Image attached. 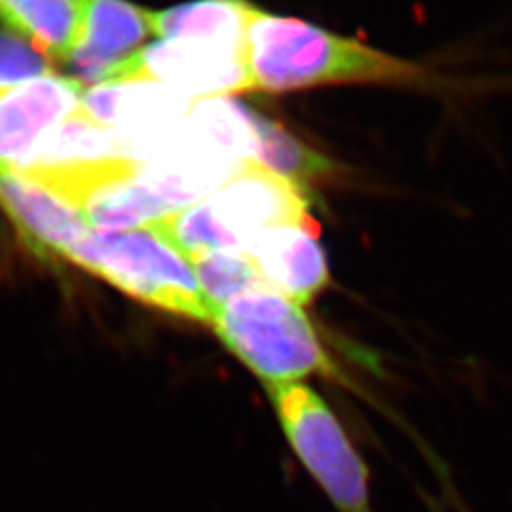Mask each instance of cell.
<instances>
[{"mask_svg":"<svg viewBox=\"0 0 512 512\" xmlns=\"http://www.w3.org/2000/svg\"><path fill=\"white\" fill-rule=\"evenodd\" d=\"M78 209L93 232H126L173 215L162 200L137 181V175L101 186Z\"/></svg>","mask_w":512,"mask_h":512,"instance_id":"obj_15","label":"cell"},{"mask_svg":"<svg viewBox=\"0 0 512 512\" xmlns=\"http://www.w3.org/2000/svg\"><path fill=\"white\" fill-rule=\"evenodd\" d=\"M128 80L158 82L194 101L253 92L245 48L196 38L150 44L120 63L105 84Z\"/></svg>","mask_w":512,"mask_h":512,"instance_id":"obj_6","label":"cell"},{"mask_svg":"<svg viewBox=\"0 0 512 512\" xmlns=\"http://www.w3.org/2000/svg\"><path fill=\"white\" fill-rule=\"evenodd\" d=\"M86 0H0V21L38 52L67 61L82 33Z\"/></svg>","mask_w":512,"mask_h":512,"instance_id":"obj_12","label":"cell"},{"mask_svg":"<svg viewBox=\"0 0 512 512\" xmlns=\"http://www.w3.org/2000/svg\"><path fill=\"white\" fill-rule=\"evenodd\" d=\"M0 205L25 245L40 258H65L93 232L82 211L46 186L0 167Z\"/></svg>","mask_w":512,"mask_h":512,"instance_id":"obj_10","label":"cell"},{"mask_svg":"<svg viewBox=\"0 0 512 512\" xmlns=\"http://www.w3.org/2000/svg\"><path fill=\"white\" fill-rule=\"evenodd\" d=\"M245 255L275 293L306 306L330 283L327 255L317 239L315 222L281 224L264 230L245 249Z\"/></svg>","mask_w":512,"mask_h":512,"instance_id":"obj_9","label":"cell"},{"mask_svg":"<svg viewBox=\"0 0 512 512\" xmlns=\"http://www.w3.org/2000/svg\"><path fill=\"white\" fill-rule=\"evenodd\" d=\"M247 114L255 129V162L275 175L306 188L311 183L332 179L340 173V167L332 160L296 139L287 129L260 116L255 110L247 109Z\"/></svg>","mask_w":512,"mask_h":512,"instance_id":"obj_14","label":"cell"},{"mask_svg":"<svg viewBox=\"0 0 512 512\" xmlns=\"http://www.w3.org/2000/svg\"><path fill=\"white\" fill-rule=\"evenodd\" d=\"M65 258L152 308L213 323V308L188 258L152 226L90 232Z\"/></svg>","mask_w":512,"mask_h":512,"instance_id":"obj_3","label":"cell"},{"mask_svg":"<svg viewBox=\"0 0 512 512\" xmlns=\"http://www.w3.org/2000/svg\"><path fill=\"white\" fill-rule=\"evenodd\" d=\"M152 33L150 12L128 0H86L80 40L67 65L76 82L105 84Z\"/></svg>","mask_w":512,"mask_h":512,"instance_id":"obj_11","label":"cell"},{"mask_svg":"<svg viewBox=\"0 0 512 512\" xmlns=\"http://www.w3.org/2000/svg\"><path fill=\"white\" fill-rule=\"evenodd\" d=\"M52 73L46 55L33 44L18 35L0 33V90Z\"/></svg>","mask_w":512,"mask_h":512,"instance_id":"obj_17","label":"cell"},{"mask_svg":"<svg viewBox=\"0 0 512 512\" xmlns=\"http://www.w3.org/2000/svg\"><path fill=\"white\" fill-rule=\"evenodd\" d=\"M251 90L283 93L338 84L427 88L439 84L418 63L340 37L302 19L253 6L245 35Z\"/></svg>","mask_w":512,"mask_h":512,"instance_id":"obj_1","label":"cell"},{"mask_svg":"<svg viewBox=\"0 0 512 512\" xmlns=\"http://www.w3.org/2000/svg\"><path fill=\"white\" fill-rule=\"evenodd\" d=\"M190 266L202 287L203 296L215 311L239 294L270 289L245 253L213 251L192 256Z\"/></svg>","mask_w":512,"mask_h":512,"instance_id":"obj_16","label":"cell"},{"mask_svg":"<svg viewBox=\"0 0 512 512\" xmlns=\"http://www.w3.org/2000/svg\"><path fill=\"white\" fill-rule=\"evenodd\" d=\"M270 397L294 452L338 512H372L365 461L321 395L294 382L270 385Z\"/></svg>","mask_w":512,"mask_h":512,"instance_id":"obj_5","label":"cell"},{"mask_svg":"<svg viewBox=\"0 0 512 512\" xmlns=\"http://www.w3.org/2000/svg\"><path fill=\"white\" fill-rule=\"evenodd\" d=\"M194 103L184 93L150 80L99 84L82 95V110L112 129L139 164L183 122Z\"/></svg>","mask_w":512,"mask_h":512,"instance_id":"obj_7","label":"cell"},{"mask_svg":"<svg viewBox=\"0 0 512 512\" xmlns=\"http://www.w3.org/2000/svg\"><path fill=\"white\" fill-rule=\"evenodd\" d=\"M253 6L245 0H196L150 12V29L165 38H196L245 48Z\"/></svg>","mask_w":512,"mask_h":512,"instance_id":"obj_13","label":"cell"},{"mask_svg":"<svg viewBox=\"0 0 512 512\" xmlns=\"http://www.w3.org/2000/svg\"><path fill=\"white\" fill-rule=\"evenodd\" d=\"M211 325L222 344L266 384H294L332 372L302 306L272 289L232 298L215 311Z\"/></svg>","mask_w":512,"mask_h":512,"instance_id":"obj_4","label":"cell"},{"mask_svg":"<svg viewBox=\"0 0 512 512\" xmlns=\"http://www.w3.org/2000/svg\"><path fill=\"white\" fill-rule=\"evenodd\" d=\"M84 86L74 78L44 74L0 90V167L19 169L42 141L82 109Z\"/></svg>","mask_w":512,"mask_h":512,"instance_id":"obj_8","label":"cell"},{"mask_svg":"<svg viewBox=\"0 0 512 512\" xmlns=\"http://www.w3.org/2000/svg\"><path fill=\"white\" fill-rule=\"evenodd\" d=\"M308 211L304 188L253 160L207 198L148 226L190 260L213 251L245 253L264 230L310 222Z\"/></svg>","mask_w":512,"mask_h":512,"instance_id":"obj_2","label":"cell"}]
</instances>
